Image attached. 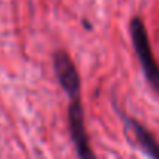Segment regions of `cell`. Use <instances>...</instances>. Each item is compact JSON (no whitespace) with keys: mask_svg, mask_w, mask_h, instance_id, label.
I'll return each mask as SVG.
<instances>
[{"mask_svg":"<svg viewBox=\"0 0 159 159\" xmlns=\"http://www.w3.org/2000/svg\"><path fill=\"white\" fill-rule=\"evenodd\" d=\"M68 110H66V119H68V130L70 138L73 141L74 150L79 159H98L96 153L91 147L90 136L87 133L85 127V113L80 98L68 99Z\"/></svg>","mask_w":159,"mask_h":159,"instance_id":"2","label":"cell"},{"mask_svg":"<svg viewBox=\"0 0 159 159\" xmlns=\"http://www.w3.org/2000/svg\"><path fill=\"white\" fill-rule=\"evenodd\" d=\"M53 66L59 85L68 99L80 98V74L71 56L63 50L56 51L53 56Z\"/></svg>","mask_w":159,"mask_h":159,"instance_id":"3","label":"cell"},{"mask_svg":"<svg viewBox=\"0 0 159 159\" xmlns=\"http://www.w3.org/2000/svg\"><path fill=\"white\" fill-rule=\"evenodd\" d=\"M130 36L133 50L136 53L138 62L142 68V73L150 84V87L159 94V63L153 54L152 43L148 39L147 28L141 17H133L130 22Z\"/></svg>","mask_w":159,"mask_h":159,"instance_id":"1","label":"cell"},{"mask_svg":"<svg viewBox=\"0 0 159 159\" xmlns=\"http://www.w3.org/2000/svg\"><path fill=\"white\" fill-rule=\"evenodd\" d=\"M124 125L125 133L131 138V141H134L138 148H141L150 159H159V141L148 128L130 116L124 117Z\"/></svg>","mask_w":159,"mask_h":159,"instance_id":"4","label":"cell"}]
</instances>
